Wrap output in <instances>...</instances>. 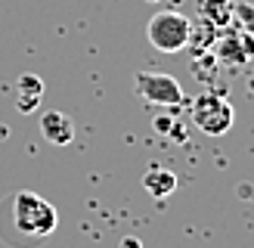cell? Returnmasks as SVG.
<instances>
[{
    "label": "cell",
    "instance_id": "6da1fadb",
    "mask_svg": "<svg viewBox=\"0 0 254 248\" xmlns=\"http://www.w3.org/2000/svg\"><path fill=\"white\" fill-rule=\"evenodd\" d=\"M12 223L28 239H44V236H50L56 230L59 214L47 198H41L31 189H22L12 195Z\"/></svg>",
    "mask_w": 254,
    "mask_h": 248
},
{
    "label": "cell",
    "instance_id": "7a4b0ae2",
    "mask_svg": "<svg viewBox=\"0 0 254 248\" xmlns=\"http://www.w3.org/2000/svg\"><path fill=\"white\" fill-rule=\"evenodd\" d=\"M189 22L186 16L174 9H164V12H155L146 25V37L149 44L158 50V53H180V50L189 47Z\"/></svg>",
    "mask_w": 254,
    "mask_h": 248
},
{
    "label": "cell",
    "instance_id": "3957f363",
    "mask_svg": "<svg viewBox=\"0 0 254 248\" xmlns=\"http://www.w3.org/2000/svg\"><path fill=\"white\" fill-rule=\"evenodd\" d=\"M192 121L201 133L208 136H223L233 130V121H236V112L230 106V99L220 96V93H201L195 103H192Z\"/></svg>",
    "mask_w": 254,
    "mask_h": 248
},
{
    "label": "cell",
    "instance_id": "277c9868",
    "mask_svg": "<svg viewBox=\"0 0 254 248\" xmlns=\"http://www.w3.org/2000/svg\"><path fill=\"white\" fill-rule=\"evenodd\" d=\"M133 84H136L139 99H146V103H155V106H180L183 103V87L177 84V78H171L164 71H139Z\"/></svg>",
    "mask_w": 254,
    "mask_h": 248
},
{
    "label": "cell",
    "instance_id": "5b68a950",
    "mask_svg": "<svg viewBox=\"0 0 254 248\" xmlns=\"http://www.w3.org/2000/svg\"><path fill=\"white\" fill-rule=\"evenodd\" d=\"M217 56L223 65L230 68H242L254 59V37H248L242 28H233L226 31L220 41H217Z\"/></svg>",
    "mask_w": 254,
    "mask_h": 248
},
{
    "label": "cell",
    "instance_id": "8992f818",
    "mask_svg": "<svg viewBox=\"0 0 254 248\" xmlns=\"http://www.w3.org/2000/svg\"><path fill=\"white\" fill-rule=\"evenodd\" d=\"M41 133H44V140L53 143V146H68L74 140V121L65 115V112L50 109V112L41 115Z\"/></svg>",
    "mask_w": 254,
    "mask_h": 248
},
{
    "label": "cell",
    "instance_id": "52a82bcc",
    "mask_svg": "<svg viewBox=\"0 0 254 248\" xmlns=\"http://www.w3.org/2000/svg\"><path fill=\"white\" fill-rule=\"evenodd\" d=\"M41 96H44V81L37 74H19L16 81V109L19 112H34L41 106Z\"/></svg>",
    "mask_w": 254,
    "mask_h": 248
},
{
    "label": "cell",
    "instance_id": "ba28073f",
    "mask_svg": "<svg viewBox=\"0 0 254 248\" xmlns=\"http://www.w3.org/2000/svg\"><path fill=\"white\" fill-rule=\"evenodd\" d=\"M143 186L149 189L152 198H168L177 189V174L168 171V168H161V165H152L146 171V177H143Z\"/></svg>",
    "mask_w": 254,
    "mask_h": 248
},
{
    "label": "cell",
    "instance_id": "9c48e42d",
    "mask_svg": "<svg viewBox=\"0 0 254 248\" xmlns=\"http://www.w3.org/2000/svg\"><path fill=\"white\" fill-rule=\"evenodd\" d=\"M201 16H205L208 22H214L217 28H223V25H233V6L226 3V0H205V6H201Z\"/></svg>",
    "mask_w": 254,
    "mask_h": 248
},
{
    "label": "cell",
    "instance_id": "30bf717a",
    "mask_svg": "<svg viewBox=\"0 0 254 248\" xmlns=\"http://www.w3.org/2000/svg\"><path fill=\"white\" fill-rule=\"evenodd\" d=\"M233 16L239 19V22H236L239 28H242L248 37H254V9H251V6H236V9H233Z\"/></svg>",
    "mask_w": 254,
    "mask_h": 248
},
{
    "label": "cell",
    "instance_id": "8fae6325",
    "mask_svg": "<svg viewBox=\"0 0 254 248\" xmlns=\"http://www.w3.org/2000/svg\"><path fill=\"white\" fill-rule=\"evenodd\" d=\"M118 248H143V242H139L136 236H124V239H121V245H118Z\"/></svg>",
    "mask_w": 254,
    "mask_h": 248
}]
</instances>
